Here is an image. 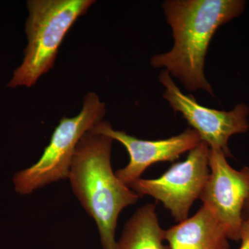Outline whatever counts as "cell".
<instances>
[{"label":"cell","mask_w":249,"mask_h":249,"mask_svg":"<svg viewBox=\"0 0 249 249\" xmlns=\"http://www.w3.org/2000/svg\"><path fill=\"white\" fill-rule=\"evenodd\" d=\"M245 5L241 0L164 1L162 6L175 43L170 52L152 57V66L165 68L187 90L202 89L214 96L204 73L208 49L217 29L240 16Z\"/></svg>","instance_id":"obj_1"},{"label":"cell","mask_w":249,"mask_h":249,"mask_svg":"<svg viewBox=\"0 0 249 249\" xmlns=\"http://www.w3.org/2000/svg\"><path fill=\"white\" fill-rule=\"evenodd\" d=\"M113 141L93 128L87 132L77 146L68 176L77 199L96 222L103 249H116L119 215L140 198L112 169Z\"/></svg>","instance_id":"obj_2"},{"label":"cell","mask_w":249,"mask_h":249,"mask_svg":"<svg viewBox=\"0 0 249 249\" xmlns=\"http://www.w3.org/2000/svg\"><path fill=\"white\" fill-rule=\"evenodd\" d=\"M93 3V0L28 1V44L22 64L15 70L7 87L30 88L52 70L64 37Z\"/></svg>","instance_id":"obj_3"},{"label":"cell","mask_w":249,"mask_h":249,"mask_svg":"<svg viewBox=\"0 0 249 249\" xmlns=\"http://www.w3.org/2000/svg\"><path fill=\"white\" fill-rule=\"evenodd\" d=\"M106 111V105L97 95L88 93L78 115L60 120L39 160L15 174L13 183L16 193L27 196L42 187L68 178L80 141L103 121Z\"/></svg>","instance_id":"obj_4"},{"label":"cell","mask_w":249,"mask_h":249,"mask_svg":"<svg viewBox=\"0 0 249 249\" xmlns=\"http://www.w3.org/2000/svg\"><path fill=\"white\" fill-rule=\"evenodd\" d=\"M209 145L201 142L186 160L172 165L160 178H140L128 187L139 197L150 196L160 201L177 222H182L200 198L209 178Z\"/></svg>","instance_id":"obj_5"},{"label":"cell","mask_w":249,"mask_h":249,"mask_svg":"<svg viewBox=\"0 0 249 249\" xmlns=\"http://www.w3.org/2000/svg\"><path fill=\"white\" fill-rule=\"evenodd\" d=\"M159 79L164 87L163 98L175 112L181 113L183 119L199 134L201 142H206L210 149L221 150L227 158L231 157L229 139L235 134L248 132L249 106L240 103L229 111L204 107L194 96L184 94L166 70L161 71Z\"/></svg>","instance_id":"obj_6"},{"label":"cell","mask_w":249,"mask_h":249,"mask_svg":"<svg viewBox=\"0 0 249 249\" xmlns=\"http://www.w3.org/2000/svg\"><path fill=\"white\" fill-rule=\"evenodd\" d=\"M209 178L199 199L219 223L229 240L240 241L243 209L249 197V167L232 168L224 152L210 149Z\"/></svg>","instance_id":"obj_7"},{"label":"cell","mask_w":249,"mask_h":249,"mask_svg":"<svg viewBox=\"0 0 249 249\" xmlns=\"http://www.w3.org/2000/svg\"><path fill=\"white\" fill-rule=\"evenodd\" d=\"M93 129L117 141L128 152L129 163L116 172L117 178L127 186L142 178L148 167L159 162L174 161L201 142L199 134L193 129H187L168 139L154 141L142 140L124 131L115 130L107 121H101Z\"/></svg>","instance_id":"obj_8"},{"label":"cell","mask_w":249,"mask_h":249,"mask_svg":"<svg viewBox=\"0 0 249 249\" xmlns=\"http://www.w3.org/2000/svg\"><path fill=\"white\" fill-rule=\"evenodd\" d=\"M229 240L222 226L204 206L194 215L165 230L170 249H229Z\"/></svg>","instance_id":"obj_9"},{"label":"cell","mask_w":249,"mask_h":249,"mask_svg":"<svg viewBox=\"0 0 249 249\" xmlns=\"http://www.w3.org/2000/svg\"><path fill=\"white\" fill-rule=\"evenodd\" d=\"M153 204L139 208L124 224L116 249H170Z\"/></svg>","instance_id":"obj_10"},{"label":"cell","mask_w":249,"mask_h":249,"mask_svg":"<svg viewBox=\"0 0 249 249\" xmlns=\"http://www.w3.org/2000/svg\"><path fill=\"white\" fill-rule=\"evenodd\" d=\"M240 249H249V220L244 221L241 229Z\"/></svg>","instance_id":"obj_11"},{"label":"cell","mask_w":249,"mask_h":249,"mask_svg":"<svg viewBox=\"0 0 249 249\" xmlns=\"http://www.w3.org/2000/svg\"><path fill=\"white\" fill-rule=\"evenodd\" d=\"M243 219L244 221L249 220V197L246 201L245 206H244Z\"/></svg>","instance_id":"obj_12"}]
</instances>
